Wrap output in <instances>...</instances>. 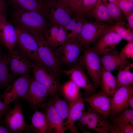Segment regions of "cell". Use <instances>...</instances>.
Segmentation results:
<instances>
[{"label":"cell","instance_id":"cell-1","mask_svg":"<svg viewBox=\"0 0 133 133\" xmlns=\"http://www.w3.org/2000/svg\"><path fill=\"white\" fill-rule=\"evenodd\" d=\"M14 18L17 26L32 35H44L50 26L44 14L26 11L18 7L14 13Z\"/></svg>","mask_w":133,"mask_h":133},{"label":"cell","instance_id":"cell-2","mask_svg":"<svg viewBox=\"0 0 133 133\" xmlns=\"http://www.w3.org/2000/svg\"><path fill=\"white\" fill-rule=\"evenodd\" d=\"M44 15L50 25L65 26L74 16L61 0H43Z\"/></svg>","mask_w":133,"mask_h":133},{"label":"cell","instance_id":"cell-3","mask_svg":"<svg viewBox=\"0 0 133 133\" xmlns=\"http://www.w3.org/2000/svg\"><path fill=\"white\" fill-rule=\"evenodd\" d=\"M78 63L86 71L96 88L100 86L102 65L99 55L93 48H83Z\"/></svg>","mask_w":133,"mask_h":133},{"label":"cell","instance_id":"cell-4","mask_svg":"<svg viewBox=\"0 0 133 133\" xmlns=\"http://www.w3.org/2000/svg\"><path fill=\"white\" fill-rule=\"evenodd\" d=\"M33 36L37 43L38 55L44 66L60 75L62 64L56 54L55 49L50 46L43 35Z\"/></svg>","mask_w":133,"mask_h":133},{"label":"cell","instance_id":"cell-5","mask_svg":"<svg viewBox=\"0 0 133 133\" xmlns=\"http://www.w3.org/2000/svg\"><path fill=\"white\" fill-rule=\"evenodd\" d=\"M79 120L81 125L99 133H118L107 118L90 106Z\"/></svg>","mask_w":133,"mask_h":133},{"label":"cell","instance_id":"cell-6","mask_svg":"<svg viewBox=\"0 0 133 133\" xmlns=\"http://www.w3.org/2000/svg\"><path fill=\"white\" fill-rule=\"evenodd\" d=\"M111 25L104 22L86 20L76 38L83 48L89 46L108 32Z\"/></svg>","mask_w":133,"mask_h":133},{"label":"cell","instance_id":"cell-7","mask_svg":"<svg viewBox=\"0 0 133 133\" xmlns=\"http://www.w3.org/2000/svg\"><path fill=\"white\" fill-rule=\"evenodd\" d=\"M83 47L76 38L66 40L55 49L56 54L62 64L70 67L78 64Z\"/></svg>","mask_w":133,"mask_h":133},{"label":"cell","instance_id":"cell-8","mask_svg":"<svg viewBox=\"0 0 133 133\" xmlns=\"http://www.w3.org/2000/svg\"><path fill=\"white\" fill-rule=\"evenodd\" d=\"M33 78L45 87L50 95L57 94L59 92L60 75L42 65L34 64L33 68Z\"/></svg>","mask_w":133,"mask_h":133},{"label":"cell","instance_id":"cell-9","mask_svg":"<svg viewBox=\"0 0 133 133\" xmlns=\"http://www.w3.org/2000/svg\"><path fill=\"white\" fill-rule=\"evenodd\" d=\"M17 42L23 54L35 64L44 66L38 52V45L33 36L23 29L17 26L16 28Z\"/></svg>","mask_w":133,"mask_h":133},{"label":"cell","instance_id":"cell-10","mask_svg":"<svg viewBox=\"0 0 133 133\" xmlns=\"http://www.w3.org/2000/svg\"><path fill=\"white\" fill-rule=\"evenodd\" d=\"M31 79L29 75H23L16 79L11 85L8 86L0 96L3 102L9 105L12 102L20 98L23 99L28 90Z\"/></svg>","mask_w":133,"mask_h":133},{"label":"cell","instance_id":"cell-11","mask_svg":"<svg viewBox=\"0 0 133 133\" xmlns=\"http://www.w3.org/2000/svg\"><path fill=\"white\" fill-rule=\"evenodd\" d=\"M5 116L1 123L4 124L11 133H21L27 126L24 120L21 104L17 101L14 107H10L5 114Z\"/></svg>","mask_w":133,"mask_h":133},{"label":"cell","instance_id":"cell-12","mask_svg":"<svg viewBox=\"0 0 133 133\" xmlns=\"http://www.w3.org/2000/svg\"><path fill=\"white\" fill-rule=\"evenodd\" d=\"M64 73L80 88L83 89L88 96L94 94L96 88L88 79L83 67L78 63L68 69L62 70Z\"/></svg>","mask_w":133,"mask_h":133},{"label":"cell","instance_id":"cell-13","mask_svg":"<svg viewBox=\"0 0 133 133\" xmlns=\"http://www.w3.org/2000/svg\"><path fill=\"white\" fill-rule=\"evenodd\" d=\"M49 95L47 89L33 78L31 79L28 90L23 99L35 110L47 101Z\"/></svg>","mask_w":133,"mask_h":133},{"label":"cell","instance_id":"cell-14","mask_svg":"<svg viewBox=\"0 0 133 133\" xmlns=\"http://www.w3.org/2000/svg\"><path fill=\"white\" fill-rule=\"evenodd\" d=\"M2 12H0V41L9 53H13L17 42L16 28L8 22Z\"/></svg>","mask_w":133,"mask_h":133},{"label":"cell","instance_id":"cell-15","mask_svg":"<svg viewBox=\"0 0 133 133\" xmlns=\"http://www.w3.org/2000/svg\"><path fill=\"white\" fill-rule=\"evenodd\" d=\"M8 57L10 67L14 76L28 75L34 64L24 54L15 50Z\"/></svg>","mask_w":133,"mask_h":133},{"label":"cell","instance_id":"cell-16","mask_svg":"<svg viewBox=\"0 0 133 133\" xmlns=\"http://www.w3.org/2000/svg\"><path fill=\"white\" fill-rule=\"evenodd\" d=\"M83 99L94 110L100 114L107 118L110 116L112 98L103 92L99 91Z\"/></svg>","mask_w":133,"mask_h":133},{"label":"cell","instance_id":"cell-17","mask_svg":"<svg viewBox=\"0 0 133 133\" xmlns=\"http://www.w3.org/2000/svg\"><path fill=\"white\" fill-rule=\"evenodd\" d=\"M41 107L45 110L49 125L50 133H63L68 129L50 99L43 104Z\"/></svg>","mask_w":133,"mask_h":133},{"label":"cell","instance_id":"cell-18","mask_svg":"<svg viewBox=\"0 0 133 133\" xmlns=\"http://www.w3.org/2000/svg\"><path fill=\"white\" fill-rule=\"evenodd\" d=\"M69 113L66 125L71 133L79 132L75 125L76 121L79 120L86 112L84 100L81 94L77 98L68 103Z\"/></svg>","mask_w":133,"mask_h":133},{"label":"cell","instance_id":"cell-19","mask_svg":"<svg viewBox=\"0 0 133 133\" xmlns=\"http://www.w3.org/2000/svg\"><path fill=\"white\" fill-rule=\"evenodd\" d=\"M133 93L132 85L122 86L115 91L112 98L110 116L114 117L123 109L128 108V99Z\"/></svg>","mask_w":133,"mask_h":133},{"label":"cell","instance_id":"cell-20","mask_svg":"<svg viewBox=\"0 0 133 133\" xmlns=\"http://www.w3.org/2000/svg\"><path fill=\"white\" fill-rule=\"evenodd\" d=\"M122 39L116 33L109 31L95 42L93 48L99 55H102L115 49Z\"/></svg>","mask_w":133,"mask_h":133},{"label":"cell","instance_id":"cell-21","mask_svg":"<svg viewBox=\"0 0 133 133\" xmlns=\"http://www.w3.org/2000/svg\"><path fill=\"white\" fill-rule=\"evenodd\" d=\"M102 66L110 72L118 69L129 62L122 56L120 52L113 49L100 57Z\"/></svg>","mask_w":133,"mask_h":133},{"label":"cell","instance_id":"cell-22","mask_svg":"<svg viewBox=\"0 0 133 133\" xmlns=\"http://www.w3.org/2000/svg\"><path fill=\"white\" fill-rule=\"evenodd\" d=\"M67 35L65 26L50 25L44 36L50 46L55 49L66 41Z\"/></svg>","mask_w":133,"mask_h":133},{"label":"cell","instance_id":"cell-23","mask_svg":"<svg viewBox=\"0 0 133 133\" xmlns=\"http://www.w3.org/2000/svg\"><path fill=\"white\" fill-rule=\"evenodd\" d=\"M31 117L32 123L27 126L25 130H31L37 133H49V126L44 111H39L37 110Z\"/></svg>","mask_w":133,"mask_h":133},{"label":"cell","instance_id":"cell-24","mask_svg":"<svg viewBox=\"0 0 133 133\" xmlns=\"http://www.w3.org/2000/svg\"><path fill=\"white\" fill-rule=\"evenodd\" d=\"M100 86L102 91L112 98L115 92L116 79L111 72L105 69L102 66Z\"/></svg>","mask_w":133,"mask_h":133},{"label":"cell","instance_id":"cell-25","mask_svg":"<svg viewBox=\"0 0 133 133\" xmlns=\"http://www.w3.org/2000/svg\"><path fill=\"white\" fill-rule=\"evenodd\" d=\"M86 21L84 17L81 15L74 16L65 26L68 33L66 40L76 38Z\"/></svg>","mask_w":133,"mask_h":133},{"label":"cell","instance_id":"cell-26","mask_svg":"<svg viewBox=\"0 0 133 133\" xmlns=\"http://www.w3.org/2000/svg\"><path fill=\"white\" fill-rule=\"evenodd\" d=\"M90 15L96 21L104 22L111 25L116 24L110 16L106 6L102 0H97Z\"/></svg>","mask_w":133,"mask_h":133},{"label":"cell","instance_id":"cell-27","mask_svg":"<svg viewBox=\"0 0 133 133\" xmlns=\"http://www.w3.org/2000/svg\"><path fill=\"white\" fill-rule=\"evenodd\" d=\"M133 66V64L129 62L118 69L115 91L122 86L133 85V73L130 71V69Z\"/></svg>","mask_w":133,"mask_h":133},{"label":"cell","instance_id":"cell-28","mask_svg":"<svg viewBox=\"0 0 133 133\" xmlns=\"http://www.w3.org/2000/svg\"><path fill=\"white\" fill-rule=\"evenodd\" d=\"M14 76L10 69L8 57L4 55L0 62V87H7Z\"/></svg>","mask_w":133,"mask_h":133},{"label":"cell","instance_id":"cell-29","mask_svg":"<svg viewBox=\"0 0 133 133\" xmlns=\"http://www.w3.org/2000/svg\"><path fill=\"white\" fill-rule=\"evenodd\" d=\"M60 91L62 95L67 99L68 103L76 99L82 94L80 88L71 80L60 86Z\"/></svg>","mask_w":133,"mask_h":133},{"label":"cell","instance_id":"cell-30","mask_svg":"<svg viewBox=\"0 0 133 133\" xmlns=\"http://www.w3.org/2000/svg\"><path fill=\"white\" fill-rule=\"evenodd\" d=\"M19 8L26 11L44 14L43 4L37 0H13Z\"/></svg>","mask_w":133,"mask_h":133},{"label":"cell","instance_id":"cell-31","mask_svg":"<svg viewBox=\"0 0 133 133\" xmlns=\"http://www.w3.org/2000/svg\"><path fill=\"white\" fill-rule=\"evenodd\" d=\"M50 99L56 110L64 120L67 118L69 113L68 104L57 94L52 95Z\"/></svg>","mask_w":133,"mask_h":133},{"label":"cell","instance_id":"cell-32","mask_svg":"<svg viewBox=\"0 0 133 133\" xmlns=\"http://www.w3.org/2000/svg\"><path fill=\"white\" fill-rule=\"evenodd\" d=\"M104 3L106 6L110 16L116 24L123 26L127 25L123 21L122 13L117 4L110 2Z\"/></svg>","mask_w":133,"mask_h":133},{"label":"cell","instance_id":"cell-33","mask_svg":"<svg viewBox=\"0 0 133 133\" xmlns=\"http://www.w3.org/2000/svg\"><path fill=\"white\" fill-rule=\"evenodd\" d=\"M109 31L114 32L128 42L133 41V30L129 27L127 28L124 25L116 24L111 25Z\"/></svg>","mask_w":133,"mask_h":133},{"label":"cell","instance_id":"cell-34","mask_svg":"<svg viewBox=\"0 0 133 133\" xmlns=\"http://www.w3.org/2000/svg\"><path fill=\"white\" fill-rule=\"evenodd\" d=\"M112 118V125L118 133H133V125Z\"/></svg>","mask_w":133,"mask_h":133},{"label":"cell","instance_id":"cell-35","mask_svg":"<svg viewBox=\"0 0 133 133\" xmlns=\"http://www.w3.org/2000/svg\"><path fill=\"white\" fill-rule=\"evenodd\" d=\"M117 115V116L113 117L123 122L133 125V109L128 108H125Z\"/></svg>","mask_w":133,"mask_h":133},{"label":"cell","instance_id":"cell-36","mask_svg":"<svg viewBox=\"0 0 133 133\" xmlns=\"http://www.w3.org/2000/svg\"><path fill=\"white\" fill-rule=\"evenodd\" d=\"M97 0H83L81 5V15L84 18L90 15Z\"/></svg>","mask_w":133,"mask_h":133},{"label":"cell","instance_id":"cell-37","mask_svg":"<svg viewBox=\"0 0 133 133\" xmlns=\"http://www.w3.org/2000/svg\"><path fill=\"white\" fill-rule=\"evenodd\" d=\"M117 5L125 17L133 11V0H117Z\"/></svg>","mask_w":133,"mask_h":133},{"label":"cell","instance_id":"cell-38","mask_svg":"<svg viewBox=\"0 0 133 133\" xmlns=\"http://www.w3.org/2000/svg\"><path fill=\"white\" fill-rule=\"evenodd\" d=\"M71 10L74 16L81 15V5L78 0H61Z\"/></svg>","mask_w":133,"mask_h":133},{"label":"cell","instance_id":"cell-39","mask_svg":"<svg viewBox=\"0 0 133 133\" xmlns=\"http://www.w3.org/2000/svg\"><path fill=\"white\" fill-rule=\"evenodd\" d=\"M121 54L127 59H133V41L128 42L122 48L120 52Z\"/></svg>","mask_w":133,"mask_h":133},{"label":"cell","instance_id":"cell-40","mask_svg":"<svg viewBox=\"0 0 133 133\" xmlns=\"http://www.w3.org/2000/svg\"><path fill=\"white\" fill-rule=\"evenodd\" d=\"M10 107L9 105H6L4 103L0 96V123H1L3 116Z\"/></svg>","mask_w":133,"mask_h":133},{"label":"cell","instance_id":"cell-41","mask_svg":"<svg viewBox=\"0 0 133 133\" xmlns=\"http://www.w3.org/2000/svg\"><path fill=\"white\" fill-rule=\"evenodd\" d=\"M127 19L128 26L133 30V11L132 12L127 16L125 17Z\"/></svg>","mask_w":133,"mask_h":133},{"label":"cell","instance_id":"cell-42","mask_svg":"<svg viewBox=\"0 0 133 133\" xmlns=\"http://www.w3.org/2000/svg\"><path fill=\"white\" fill-rule=\"evenodd\" d=\"M128 106L133 109V93L130 94L128 99Z\"/></svg>","mask_w":133,"mask_h":133},{"label":"cell","instance_id":"cell-43","mask_svg":"<svg viewBox=\"0 0 133 133\" xmlns=\"http://www.w3.org/2000/svg\"><path fill=\"white\" fill-rule=\"evenodd\" d=\"M6 10V5L4 1L3 0H0V10L2 12H5Z\"/></svg>","mask_w":133,"mask_h":133},{"label":"cell","instance_id":"cell-44","mask_svg":"<svg viewBox=\"0 0 133 133\" xmlns=\"http://www.w3.org/2000/svg\"><path fill=\"white\" fill-rule=\"evenodd\" d=\"M0 133H11L8 128L5 125H0Z\"/></svg>","mask_w":133,"mask_h":133},{"label":"cell","instance_id":"cell-45","mask_svg":"<svg viewBox=\"0 0 133 133\" xmlns=\"http://www.w3.org/2000/svg\"><path fill=\"white\" fill-rule=\"evenodd\" d=\"M103 3L107 2V1L108 0L110 2L114 3L117 5V0H102Z\"/></svg>","mask_w":133,"mask_h":133},{"label":"cell","instance_id":"cell-46","mask_svg":"<svg viewBox=\"0 0 133 133\" xmlns=\"http://www.w3.org/2000/svg\"><path fill=\"white\" fill-rule=\"evenodd\" d=\"M3 55H2L0 51V62H1V60H2L3 57Z\"/></svg>","mask_w":133,"mask_h":133},{"label":"cell","instance_id":"cell-47","mask_svg":"<svg viewBox=\"0 0 133 133\" xmlns=\"http://www.w3.org/2000/svg\"><path fill=\"white\" fill-rule=\"evenodd\" d=\"M78 0V1H79V2L80 3V4H81V6L82 2V1H83V0Z\"/></svg>","mask_w":133,"mask_h":133},{"label":"cell","instance_id":"cell-48","mask_svg":"<svg viewBox=\"0 0 133 133\" xmlns=\"http://www.w3.org/2000/svg\"><path fill=\"white\" fill-rule=\"evenodd\" d=\"M38 1L42 4V1L43 0H37Z\"/></svg>","mask_w":133,"mask_h":133},{"label":"cell","instance_id":"cell-49","mask_svg":"<svg viewBox=\"0 0 133 133\" xmlns=\"http://www.w3.org/2000/svg\"><path fill=\"white\" fill-rule=\"evenodd\" d=\"M1 11L0 10V12H1Z\"/></svg>","mask_w":133,"mask_h":133}]
</instances>
